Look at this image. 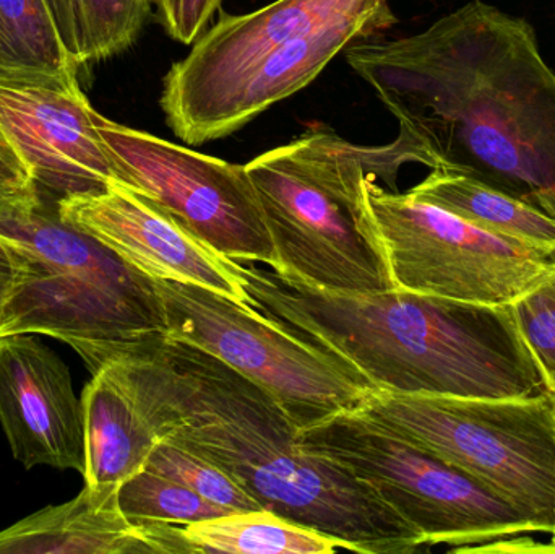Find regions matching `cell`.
Segmentation results:
<instances>
[{"instance_id":"83f0119b","label":"cell","mask_w":555,"mask_h":554,"mask_svg":"<svg viewBox=\"0 0 555 554\" xmlns=\"http://www.w3.org/2000/svg\"><path fill=\"white\" fill-rule=\"evenodd\" d=\"M551 543H553V545H555V524H554V530H553V532H551Z\"/></svg>"},{"instance_id":"d4e9b609","label":"cell","mask_w":555,"mask_h":554,"mask_svg":"<svg viewBox=\"0 0 555 554\" xmlns=\"http://www.w3.org/2000/svg\"><path fill=\"white\" fill-rule=\"evenodd\" d=\"M38 194L28 169L0 130V201H26Z\"/></svg>"},{"instance_id":"7a4b0ae2","label":"cell","mask_w":555,"mask_h":554,"mask_svg":"<svg viewBox=\"0 0 555 554\" xmlns=\"http://www.w3.org/2000/svg\"><path fill=\"white\" fill-rule=\"evenodd\" d=\"M100 368L162 441L221 468L263 510L348 552L426 549L371 485L300 445L299 426L275 397L207 351L162 335L113 348Z\"/></svg>"},{"instance_id":"44dd1931","label":"cell","mask_w":555,"mask_h":554,"mask_svg":"<svg viewBox=\"0 0 555 554\" xmlns=\"http://www.w3.org/2000/svg\"><path fill=\"white\" fill-rule=\"evenodd\" d=\"M145 471L179 481L210 503L230 511L263 510L240 484L221 468L179 446L159 439L146 461Z\"/></svg>"},{"instance_id":"3957f363","label":"cell","mask_w":555,"mask_h":554,"mask_svg":"<svg viewBox=\"0 0 555 554\" xmlns=\"http://www.w3.org/2000/svg\"><path fill=\"white\" fill-rule=\"evenodd\" d=\"M249 305L403 396L554 397L511 305L489 306L393 288L339 293L237 262Z\"/></svg>"},{"instance_id":"ac0fdd59","label":"cell","mask_w":555,"mask_h":554,"mask_svg":"<svg viewBox=\"0 0 555 554\" xmlns=\"http://www.w3.org/2000/svg\"><path fill=\"white\" fill-rule=\"evenodd\" d=\"M192 554H332L336 540L291 523L272 511H236L182 526Z\"/></svg>"},{"instance_id":"52a82bcc","label":"cell","mask_w":555,"mask_h":554,"mask_svg":"<svg viewBox=\"0 0 555 554\" xmlns=\"http://www.w3.org/2000/svg\"><path fill=\"white\" fill-rule=\"evenodd\" d=\"M304 448L328 459L397 511L429 546L465 553L505 537L541 532L511 501L364 415L335 413L297 431Z\"/></svg>"},{"instance_id":"d6986e66","label":"cell","mask_w":555,"mask_h":554,"mask_svg":"<svg viewBox=\"0 0 555 554\" xmlns=\"http://www.w3.org/2000/svg\"><path fill=\"white\" fill-rule=\"evenodd\" d=\"M48 0H0V75L78 78Z\"/></svg>"},{"instance_id":"e0dca14e","label":"cell","mask_w":555,"mask_h":554,"mask_svg":"<svg viewBox=\"0 0 555 554\" xmlns=\"http://www.w3.org/2000/svg\"><path fill=\"white\" fill-rule=\"evenodd\" d=\"M411 197L443 208L512 243L555 256V218L449 169L434 168Z\"/></svg>"},{"instance_id":"8992f818","label":"cell","mask_w":555,"mask_h":554,"mask_svg":"<svg viewBox=\"0 0 555 554\" xmlns=\"http://www.w3.org/2000/svg\"><path fill=\"white\" fill-rule=\"evenodd\" d=\"M0 236L16 266L0 337L59 338L93 371L113 348L168 334L155 280L65 220L55 198L0 201Z\"/></svg>"},{"instance_id":"f1b7e54d","label":"cell","mask_w":555,"mask_h":554,"mask_svg":"<svg viewBox=\"0 0 555 554\" xmlns=\"http://www.w3.org/2000/svg\"><path fill=\"white\" fill-rule=\"evenodd\" d=\"M554 418H555V397H554Z\"/></svg>"},{"instance_id":"2e32d148","label":"cell","mask_w":555,"mask_h":554,"mask_svg":"<svg viewBox=\"0 0 555 554\" xmlns=\"http://www.w3.org/2000/svg\"><path fill=\"white\" fill-rule=\"evenodd\" d=\"M81 407L85 484L120 485L142 472L159 438L126 390L101 368L85 387Z\"/></svg>"},{"instance_id":"603a6c76","label":"cell","mask_w":555,"mask_h":554,"mask_svg":"<svg viewBox=\"0 0 555 554\" xmlns=\"http://www.w3.org/2000/svg\"><path fill=\"white\" fill-rule=\"evenodd\" d=\"M511 306L521 338L555 397V263Z\"/></svg>"},{"instance_id":"cb8c5ba5","label":"cell","mask_w":555,"mask_h":554,"mask_svg":"<svg viewBox=\"0 0 555 554\" xmlns=\"http://www.w3.org/2000/svg\"><path fill=\"white\" fill-rule=\"evenodd\" d=\"M158 20L175 41L195 44L223 0H153Z\"/></svg>"},{"instance_id":"5b68a950","label":"cell","mask_w":555,"mask_h":554,"mask_svg":"<svg viewBox=\"0 0 555 554\" xmlns=\"http://www.w3.org/2000/svg\"><path fill=\"white\" fill-rule=\"evenodd\" d=\"M408 163L429 166L404 133L372 146L322 129L247 163L275 246V272L330 292L397 288L365 208L364 181L380 179L398 192V175Z\"/></svg>"},{"instance_id":"30bf717a","label":"cell","mask_w":555,"mask_h":554,"mask_svg":"<svg viewBox=\"0 0 555 554\" xmlns=\"http://www.w3.org/2000/svg\"><path fill=\"white\" fill-rule=\"evenodd\" d=\"M369 218L395 286L476 305H512L555 263L541 253L488 233L463 218L364 181Z\"/></svg>"},{"instance_id":"277c9868","label":"cell","mask_w":555,"mask_h":554,"mask_svg":"<svg viewBox=\"0 0 555 554\" xmlns=\"http://www.w3.org/2000/svg\"><path fill=\"white\" fill-rule=\"evenodd\" d=\"M395 23L391 0H275L223 15L166 74V124L188 145L233 136Z\"/></svg>"},{"instance_id":"6da1fadb","label":"cell","mask_w":555,"mask_h":554,"mask_svg":"<svg viewBox=\"0 0 555 554\" xmlns=\"http://www.w3.org/2000/svg\"><path fill=\"white\" fill-rule=\"evenodd\" d=\"M345 54L430 168L555 218V74L527 20L472 0L416 35Z\"/></svg>"},{"instance_id":"4fadbf2b","label":"cell","mask_w":555,"mask_h":554,"mask_svg":"<svg viewBox=\"0 0 555 554\" xmlns=\"http://www.w3.org/2000/svg\"><path fill=\"white\" fill-rule=\"evenodd\" d=\"M57 205L65 220L153 280L192 283L249 305L237 260L215 253L120 182L114 181L103 194L65 197Z\"/></svg>"},{"instance_id":"8fae6325","label":"cell","mask_w":555,"mask_h":554,"mask_svg":"<svg viewBox=\"0 0 555 554\" xmlns=\"http://www.w3.org/2000/svg\"><path fill=\"white\" fill-rule=\"evenodd\" d=\"M96 127L117 182L149 198L215 253L276 269L275 246L246 165L176 145L101 114Z\"/></svg>"},{"instance_id":"ba28073f","label":"cell","mask_w":555,"mask_h":554,"mask_svg":"<svg viewBox=\"0 0 555 554\" xmlns=\"http://www.w3.org/2000/svg\"><path fill=\"white\" fill-rule=\"evenodd\" d=\"M358 410L511 501L541 532H553L554 397L460 399L377 390Z\"/></svg>"},{"instance_id":"ffe728a7","label":"cell","mask_w":555,"mask_h":554,"mask_svg":"<svg viewBox=\"0 0 555 554\" xmlns=\"http://www.w3.org/2000/svg\"><path fill=\"white\" fill-rule=\"evenodd\" d=\"M119 506L132 520L189 526L217 519L236 511L210 503L191 488L143 468L119 485Z\"/></svg>"},{"instance_id":"5bb4252c","label":"cell","mask_w":555,"mask_h":554,"mask_svg":"<svg viewBox=\"0 0 555 554\" xmlns=\"http://www.w3.org/2000/svg\"><path fill=\"white\" fill-rule=\"evenodd\" d=\"M0 425L25 468L85 474L81 400L67 364L33 335L0 337Z\"/></svg>"},{"instance_id":"9c48e42d","label":"cell","mask_w":555,"mask_h":554,"mask_svg":"<svg viewBox=\"0 0 555 554\" xmlns=\"http://www.w3.org/2000/svg\"><path fill=\"white\" fill-rule=\"evenodd\" d=\"M168 337L223 361L275 397L299 428L377 392L348 361L253 306L192 283L155 280Z\"/></svg>"},{"instance_id":"7c38bea8","label":"cell","mask_w":555,"mask_h":554,"mask_svg":"<svg viewBox=\"0 0 555 554\" xmlns=\"http://www.w3.org/2000/svg\"><path fill=\"white\" fill-rule=\"evenodd\" d=\"M78 78L0 75V130L42 194H103L116 181Z\"/></svg>"},{"instance_id":"484cf974","label":"cell","mask_w":555,"mask_h":554,"mask_svg":"<svg viewBox=\"0 0 555 554\" xmlns=\"http://www.w3.org/2000/svg\"><path fill=\"white\" fill-rule=\"evenodd\" d=\"M48 5L68 54L83 65V33L77 0H48Z\"/></svg>"},{"instance_id":"9a60e30c","label":"cell","mask_w":555,"mask_h":554,"mask_svg":"<svg viewBox=\"0 0 555 554\" xmlns=\"http://www.w3.org/2000/svg\"><path fill=\"white\" fill-rule=\"evenodd\" d=\"M0 554H192L182 526L132 520L119 485H87L75 500L49 506L0 532Z\"/></svg>"},{"instance_id":"4316f807","label":"cell","mask_w":555,"mask_h":554,"mask_svg":"<svg viewBox=\"0 0 555 554\" xmlns=\"http://www.w3.org/2000/svg\"><path fill=\"white\" fill-rule=\"evenodd\" d=\"M16 266L10 253L9 244L0 236V312L9 298L10 288L15 280Z\"/></svg>"},{"instance_id":"7402d4cb","label":"cell","mask_w":555,"mask_h":554,"mask_svg":"<svg viewBox=\"0 0 555 554\" xmlns=\"http://www.w3.org/2000/svg\"><path fill=\"white\" fill-rule=\"evenodd\" d=\"M83 33V64L129 49L149 20L150 0H77Z\"/></svg>"}]
</instances>
